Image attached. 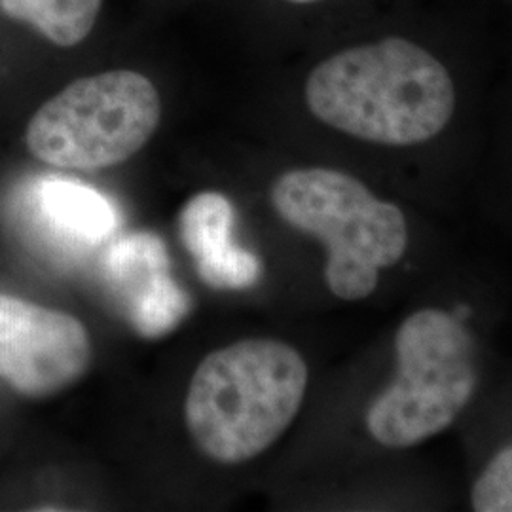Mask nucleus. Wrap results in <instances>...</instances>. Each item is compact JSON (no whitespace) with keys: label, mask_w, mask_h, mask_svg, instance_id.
<instances>
[{"label":"nucleus","mask_w":512,"mask_h":512,"mask_svg":"<svg viewBox=\"0 0 512 512\" xmlns=\"http://www.w3.org/2000/svg\"><path fill=\"white\" fill-rule=\"evenodd\" d=\"M304 95L323 124L387 147H412L437 137L456 107L446 67L404 38L330 55L311 71Z\"/></svg>","instance_id":"obj_1"},{"label":"nucleus","mask_w":512,"mask_h":512,"mask_svg":"<svg viewBox=\"0 0 512 512\" xmlns=\"http://www.w3.org/2000/svg\"><path fill=\"white\" fill-rule=\"evenodd\" d=\"M308 366L289 344L245 338L209 353L184 403L190 437L207 458L238 465L266 452L293 423Z\"/></svg>","instance_id":"obj_2"},{"label":"nucleus","mask_w":512,"mask_h":512,"mask_svg":"<svg viewBox=\"0 0 512 512\" xmlns=\"http://www.w3.org/2000/svg\"><path fill=\"white\" fill-rule=\"evenodd\" d=\"M277 215L327 245L325 281L340 300H363L376 291L380 270L404 255L403 211L378 200L348 173L306 167L283 173L272 186Z\"/></svg>","instance_id":"obj_3"},{"label":"nucleus","mask_w":512,"mask_h":512,"mask_svg":"<svg viewBox=\"0 0 512 512\" xmlns=\"http://www.w3.org/2000/svg\"><path fill=\"white\" fill-rule=\"evenodd\" d=\"M162 120L154 82L114 69L82 76L38 107L25 147L57 169L99 171L124 164L147 145Z\"/></svg>","instance_id":"obj_4"},{"label":"nucleus","mask_w":512,"mask_h":512,"mask_svg":"<svg viewBox=\"0 0 512 512\" xmlns=\"http://www.w3.org/2000/svg\"><path fill=\"white\" fill-rule=\"evenodd\" d=\"M395 382L368 408L366 427L387 448H406L450 427L476 387L475 346L452 315L421 310L395 336Z\"/></svg>","instance_id":"obj_5"},{"label":"nucleus","mask_w":512,"mask_h":512,"mask_svg":"<svg viewBox=\"0 0 512 512\" xmlns=\"http://www.w3.org/2000/svg\"><path fill=\"white\" fill-rule=\"evenodd\" d=\"M90 332L71 313L0 294V380L27 399H48L82 380Z\"/></svg>","instance_id":"obj_6"},{"label":"nucleus","mask_w":512,"mask_h":512,"mask_svg":"<svg viewBox=\"0 0 512 512\" xmlns=\"http://www.w3.org/2000/svg\"><path fill=\"white\" fill-rule=\"evenodd\" d=\"M40 207L57 230L95 245L116 230L118 217L107 198L86 184L50 179L40 188Z\"/></svg>","instance_id":"obj_7"},{"label":"nucleus","mask_w":512,"mask_h":512,"mask_svg":"<svg viewBox=\"0 0 512 512\" xmlns=\"http://www.w3.org/2000/svg\"><path fill=\"white\" fill-rule=\"evenodd\" d=\"M103 0H0L6 18L31 25L59 48H73L90 37Z\"/></svg>","instance_id":"obj_8"},{"label":"nucleus","mask_w":512,"mask_h":512,"mask_svg":"<svg viewBox=\"0 0 512 512\" xmlns=\"http://www.w3.org/2000/svg\"><path fill=\"white\" fill-rule=\"evenodd\" d=\"M107 275L114 291L129 306L158 279L169 275V258L162 239L148 232L118 239L107 255Z\"/></svg>","instance_id":"obj_9"},{"label":"nucleus","mask_w":512,"mask_h":512,"mask_svg":"<svg viewBox=\"0 0 512 512\" xmlns=\"http://www.w3.org/2000/svg\"><path fill=\"white\" fill-rule=\"evenodd\" d=\"M234 207L219 192H202L184 203L179 213V236L196 264L213 260L234 247Z\"/></svg>","instance_id":"obj_10"},{"label":"nucleus","mask_w":512,"mask_h":512,"mask_svg":"<svg viewBox=\"0 0 512 512\" xmlns=\"http://www.w3.org/2000/svg\"><path fill=\"white\" fill-rule=\"evenodd\" d=\"M133 329L145 338H162L190 313V296L165 275L128 306Z\"/></svg>","instance_id":"obj_11"},{"label":"nucleus","mask_w":512,"mask_h":512,"mask_svg":"<svg viewBox=\"0 0 512 512\" xmlns=\"http://www.w3.org/2000/svg\"><path fill=\"white\" fill-rule=\"evenodd\" d=\"M203 283L217 291H239L255 285L260 264L253 253L234 245L224 255L196 264Z\"/></svg>","instance_id":"obj_12"},{"label":"nucleus","mask_w":512,"mask_h":512,"mask_svg":"<svg viewBox=\"0 0 512 512\" xmlns=\"http://www.w3.org/2000/svg\"><path fill=\"white\" fill-rule=\"evenodd\" d=\"M471 503L478 512H512V444L505 446L478 476Z\"/></svg>","instance_id":"obj_13"},{"label":"nucleus","mask_w":512,"mask_h":512,"mask_svg":"<svg viewBox=\"0 0 512 512\" xmlns=\"http://www.w3.org/2000/svg\"><path fill=\"white\" fill-rule=\"evenodd\" d=\"M289 2H315V0H289Z\"/></svg>","instance_id":"obj_14"}]
</instances>
